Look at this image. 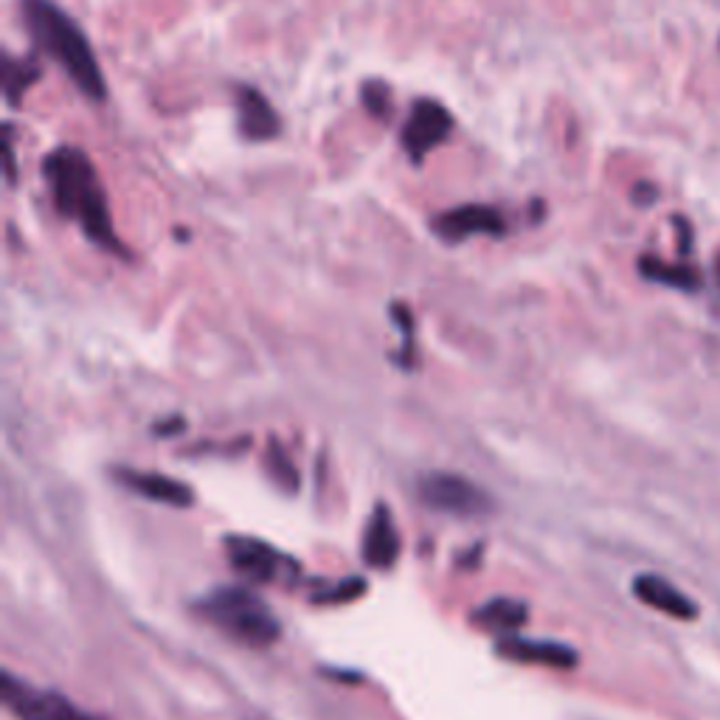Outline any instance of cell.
<instances>
[{
    "mask_svg": "<svg viewBox=\"0 0 720 720\" xmlns=\"http://www.w3.org/2000/svg\"><path fill=\"white\" fill-rule=\"evenodd\" d=\"M360 99H363V107H367L374 118L392 116V91H389L383 82H367L363 91H360Z\"/></svg>",
    "mask_w": 720,
    "mask_h": 720,
    "instance_id": "18",
    "label": "cell"
},
{
    "mask_svg": "<svg viewBox=\"0 0 720 720\" xmlns=\"http://www.w3.org/2000/svg\"><path fill=\"white\" fill-rule=\"evenodd\" d=\"M43 174L51 198H54L56 212L74 220L82 229V234L94 245H99L102 251H107V254L125 256V260L130 256L125 243L118 240L116 229H113L107 192L85 149L56 147L54 152L45 156Z\"/></svg>",
    "mask_w": 720,
    "mask_h": 720,
    "instance_id": "1",
    "label": "cell"
},
{
    "mask_svg": "<svg viewBox=\"0 0 720 720\" xmlns=\"http://www.w3.org/2000/svg\"><path fill=\"white\" fill-rule=\"evenodd\" d=\"M43 76L38 60H14L12 54L3 56V99L9 107H18L23 102L25 91Z\"/></svg>",
    "mask_w": 720,
    "mask_h": 720,
    "instance_id": "15",
    "label": "cell"
},
{
    "mask_svg": "<svg viewBox=\"0 0 720 720\" xmlns=\"http://www.w3.org/2000/svg\"><path fill=\"white\" fill-rule=\"evenodd\" d=\"M454 130V116L445 105L434 99H420L409 113V121L403 125V149L414 163H423L428 152H434L440 144L447 141Z\"/></svg>",
    "mask_w": 720,
    "mask_h": 720,
    "instance_id": "6",
    "label": "cell"
},
{
    "mask_svg": "<svg viewBox=\"0 0 720 720\" xmlns=\"http://www.w3.org/2000/svg\"><path fill=\"white\" fill-rule=\"evenodd\" d=\"M200 614L205 616V622H212L223 634H229L231 639L251 647L274 645L282 634L274 611L248 589H236V585H223V589L205 594L200 600Z\"/></svg>",
    "mask_w": 720,
    "mask_h": 720,
    "instance_id": "3",
    "label": "cell"
},
{
    "mask_svg": "<svg viewBox=\"0 0 720 720\" xmlns=\"http://www.w3.org/2000/svg\"><path fill=\"white\" fill-rule=\"evenodd\" d=\"M656 198H658V192L650 187V183H639V187L634 189V200L639 205H650Z\"/></svg>",
    "mask_w": 720,
    "mask_h": 720,
    "instance_id": "20",
    "label": "cell"
},
{
    "mask_svg": "<svg viewBox=\"0 0 720 720\" xmlns=\"http://www.w3.org/2000/svg\"><path fill=\"white\" fill-rule=\"evenodd\" d=\"M496 653L509 661H521V665H543L554 667V670H572L578 665V653L563 642H538V639H521V636H504L496 642Z\"/></svg>",
    "mask_w": 720,
    "mask_h": 720,
    "instance_id": "10",
    "label": "cell"
},
{
    "mask_svg": "<svg viewBox=\"0 0 720 720\" xmlns=\"http://www.w3.org/2000/svg\"><path fill=\"white\" fill-rule=\"evenodd\" d=\"M3 703L18 714L20 720H91L60 692H49V689H34L32 684L20 681L12 673L3 676Z\"/></svg>",
    "mask_w": 720,
    "mask_h": 720,
    "instance_id": "7",
    "label": "cell"
},
{
    "mask_svg": "<svg viewBox=\"0 0 720 720\" xmlns=\"http://www.w3.org/2000/svg\"><path fill=\"white\" fill-rule=\"evenodd\" d=\"M225 552H229L231 565L243 578H248L251 583H293L298 578L296 560L282 554L279 549L265 543V540L234 534V538L225 540Z\"/></svg>",
    "mask_w": 720,
    "mask_h": 720,
    "instance_id": "5",
    "label": "cell"
},
{
    "mask_svg": "<svg viewBox=\"0 0 720 720\" xmlns=\"http://www.w3.org/2000/svg\"><path fill=\"white\" fill-rule=\"evenodd\" d=\"M20 14L32 43L65 71L87 99L105 102L107 82L96 51L76 20L56 7L54 0H20Z\"/></svg>",
    "mask_w": 720,
    "mask_h": 720,
    "instance_id": "2",
    "label": "cell"
},
{
    "mask_svg": "<svg viewBox=\"0 0 720 720\" xmlns=\"http://www.w3.org/2000/svg\"><path fill=\"white\" fill-rule=\"evenodd\" d=\"M118 481L127 490L138 493L147 501L169 504V507H189L194 501V493L187 481H178L163 473H141V470H116Z\"/></svg>",
    "mask_w": 720,
    "mask_h": 720,
    "instance_id": "12",
    "label": "cell"
},
{
    "mask_svg": "<svg viewBox=\"0 0 720 720\" xmlns=\"http://www.w3.org/2000/svg\"><path fill=\"white\" fill-rule=\"evenodd\" d=\"M634 594L639 596L645 605L673 616V620L692 622L698 616V605L692 603L681 589H676V585L667 583V580L658 578V574H639V578L634 580Z\"/></svg>",
    "mask_w": 720,
    "mask_h": 720,
    "instance_id": "13",
    "label": "cell"
},
{
    "mask_svg": "<svg viewBox=\"0 0 720 720\" xmlns=\"http://www.w3.org/2000/svg\"><path fill=\"white\" fill-rule=\"evenodd\" d=\"M470 622L485 627V631H493V634H509V631H518L527 622V605L509 600V596H496V600L473 611Z\"/></svg>",
    "mask_w": 720,
    "mask_h": 720,
    "instance_id": "14",
    "label": "cell"
},
{
    "mask_svg": "<svg viewBox=\"0 0 720 720\" xmlns=\"http://www.w3.org/2000/svg\"><path fill=\"white\" fill-rule=\"evenodd\" d=\"M236 125L245 141H271L282 133V118L274 105L254 85H240L234 91Z\"/></svg>",
    "mask_w": 720,
    "mask_h": 720,
    "instance_id": "9",
    "label": "cell"
},
{
    "mask_svg": "<svg viewBox=\"0 0 720 720\" xmlns=\"http://www.w3.org/2000/svg\"><path fill=\"white\" fill-rule=\"evenodd\" d=\"M434 234L445 243H462L467 236H504L507 234V220L501 218L498 209L481 203H467L459 209H447V212L436 214L431 223Z\"/></svg>",
    "mask_w": 720,
    "mask_h": 720,
    "instance_id": "8",
    "label": "cell"
},
{
    "mask_svg": "<svg viewBox=\"0 0 720 720\" xmlns=\"http://www.w3.org/2000/svg\"><path fill=\"white\" fill-rule=\"evenodd\" d=\"M267 470H271V478H274L276 485L285 487L287 493H296L298 490V473L296 467H293L290 456L285 454V447L279 445V442H271L267 445Z\"/></svg>",
    "mask_w": 720,
    "mask_h": 720,
    "instance_id": "17",
    "label": "cell"
},
{
    "mask_svg": "<svg viewBox=\"0 0 720 720\" xmlns=\"http://www.w3.org/2000/svg\"><path fill=\"white\" fill-rule=\"evenodd\" d=\"M639 271L645 279L658 282V285L678 287V290H698L701 287V279H698L696 271H689L684 265H667V262L656 260V256H645L639 262Z\"/></svg>",
    "mask_w": 720,
    "mask_h": 720,
    "instance_id": "16",
    "label": "cell"
},
{
    "mask_svg": "<svg viewBox=\"0 0 720 720\" xmlns=\"http://www.w3.org/2000/svg\"><path fill=\"white\" fill-rule=\"evenodd\" d=\"M416 493H420L425 507L442 512V516L481 518L493 509L490 496L476 481L456 476V473H425V476H420Z\"/></svg>",
    "mask_w": 720,
    "mask_h": 720,
    "instance_id": "4",
    "label": "cell"
},
{
    "mask_svg": "<svg viewBox=\"0 0 720 720\" xmlns=\"http://www.w3.org/2000/svg\"><path fill=\"white\" fill-rule=\"evenodd\" d=\"M363 591H367V580L349 578V580H343V583L332 585V589H329V591H321V594H316V596H313V600H316V603H329V605L352 603V600H358V596L363 594Z\"/></svg>",
    "mask_w": 720,
    "mask_h": 720,
    "instance_id": "19",
    "label": "cell"
},
{
    "mask_svg": "<svg viewBox=\"0 0 720 720\" xmlns=\"http://www.w3.org/2000/svg\"><path fill=\"white\" fill-rule=\"evenodd\" d=\"M400 558V534L392 512L385 504H378L363 532V560L372 569H392Z\"/></svg>",
    "mask_w": 720,
    "mask_h": 720,
    "instance_id": "11",
    "label": "cell"
}]
</instances>
